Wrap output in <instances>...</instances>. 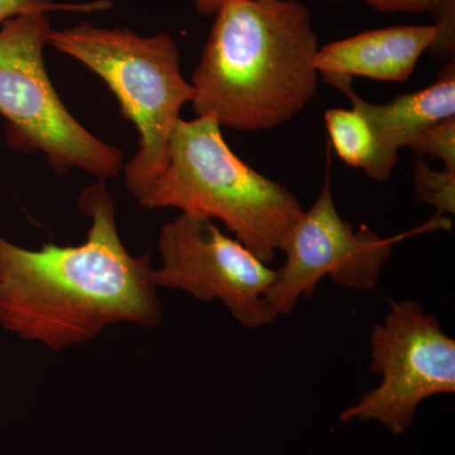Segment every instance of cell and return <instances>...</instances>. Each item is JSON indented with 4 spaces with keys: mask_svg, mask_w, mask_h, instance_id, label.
Instances as JSON below:
<instances>
[{
    "mask_svg": "<svg viewBox=\"0 0 455 455\" xmlns=\"http://www.w3.org/2000/svg\"><path fill=\"white\" fill-rule=\"evenodd\" d=\"M435 35V25L371 29L319 47L315 68L331 85L355 76L403 83L414 73Z\"/></svg>",
    "mask_w": 455,
    "mask_h": 455,
    "instance_id": "30bf717a",
    "label": "cell"
},
{
    "mask_svg": "<svg viewBox=\"0 0 455 455\" xmlns=\"http://www.w3.org/2000/svg\"><path fill=\"white\" fill-rule=\"evenodd\" d=\"M106 180L84 188L79 209L90 218L79 245L32 251L0 236V326L51 350L86 343L108 326L155 328L161 301L148 254L134 257L119 236Z\"/></svg>",
    "mask_w": 455,
    "mask_h": 455,
    "instance_id": "6da1fadb",
    "label": "cell"
},
{
    "mask_svg": "<svg viewBox=\"0 0 455 455\" xmlns=\"http://www.w3.org/2000/svg\"><path fill=\"white\" fill-rule=\"evenodd\" d=\"M157 289L181 290L196 300H220L245 328L274 322L267 292L276 269L269 267L238 239L224 235L208 218L181 212L167 221L158 238Z\"/></svg>",
    "mask_w": 455,
    "mask_h": 455,
    "instance_id": "ba28073f",
    "label": "cell"
},
{
    "mask_svg": "<svg viewBox=\"0 0 455 455\" xmlns=\"http://www.w3.org/2000/svg\"><path fill=\"white\" fill-rule=\"evenodd\" d=\"M448 218L434 217L411 232L383 238L370 227L355 229L335 206L331 173L309 211L302 212L283 247V267L267 292L275 319L295 309L299 299H309L324 277L349 289L371 291L379 283L383 266L395 244L415 233L449 228Z\"/></svg>",
    "mask_w": 455,
    "mask_h": 455,
    "instance_id": "52a82bcc",
    "label": "cell"
},
{
    "mask_svg": "<svg viewBox=\"0 0 455 455\" xmlns=\"http://www.w3.org/2000/svg\"><path fill=\"white\" fill-rule=\"evenodd\" d=\"M51 28L46 12L12 18L0 29V116L13 151L41 152L59 173L85 171L99 180L123 167L121 149L92 136L68 112L51 83L44 51Z\"/></svg>",
    "mask_w": 455,
    "mask_h": 455,
    "instance_id": "5b68a950",
    "label": "cell"
},
{
    "mask_svg": "<svg viewBox=\"0 0 455 455\" xmlns=\"http://www.w3.org/2000/svg\"><path fill=\"white\" fill-rule=\"evenodd\" d=\"M331 85L349 98L352 107L370 124L374 157L367 175L374 181L391 178L398 163V151L418 132L455 116L454 60L445 65L435 83L411 94L398 95L387 104L368 103L355 92L352 80H340Z\"/></svg>",
    "mask_w": 455,
    "mask_h": 455,
    "instance_id": "9c48e42d",
    "label": "cell"
},
{
    "mask_svg": "<svg viewBox=\"0 0 455 455\" xmlns=\"http://www.w3.org/2000/svg\"><path fill=\"white\" fill-rule=\"evenodd\" d=\"M340 2V0H325ZM382 13H433L442 0H364Z\"/></svg>",
    "mask_w": 455,
    "mask_h": 455,
    "instance_id": "2e32d148",
    "label": "cell"
},
{
    "mask_svg": "<svg viewBox=\"0 0 455 455\" xmlns=\"http://www.w3.org/2000/svg\"><path fill=\"white\" fill-rule=\"evenodd\" d=\"M416 199L435 209V217L455 214V170L431 169L429 164L416 158L412 164Z\"/></svg>",
    "mask_w": 455,
    "mask_h": 455,
    "instance_id": "7c38bea8",
    "label": "cell"
},
{
    "mask_svg": "<svg viewBox=\"0 0 455 455\" xmlns=\"http://www.w3.org/2000/svg\"><path fill=\"white\" fill-rule=\"evenodd\" d=\"M325 124L338 157L367 173L373 163L374 140L364 116L353 107L352 109L335 108L326 110Z\"/></svg>",
    "mask_w": 455,
    "mask_h": 455,
    "instance_id": "8fae6325",
    "label": "cell"
},
{
    "mask_svg": "<svg viewBox=\"0 0 455 455\" xmlns=\"http://www.w3.org/2000/svg\"><path fill=\"white\" fill-rule=\"evenodd\" d=\"M47 44L97 74L116 95L123 116L136 125L139 151L125 164L124 180L139 199L164 172L171 134L182 107L193 99V86L180 68L178 44L164 32L140 36L89 22L52 29Z\"/></svg>",
    "mask_w": 455,
    "mask_h": 455,
    "instance_id": "277c9868",
    "label": "cell"
},
{
    "mask_svg": "<svg viewBox=\"0 0 455 455\" xmlns=\"http://www.w3.org/2000/svg\"><path fill=\"white\" fill-rule=\"evenodd\" d=\"M110 0H94L85 3H59L53 0H0V25L12 18L28 12H75V13H98L112 9Z\"/></svg>",
    "mask_w": 455,
    "mask_h": 455,
    "instance_id": "5bb4252c",
    "label": "cell"
},
{
    "mask_svg": "<svg viewBox=\"0 0 455 455\" xmlns=\"http://www.w3.org/2000/svg\"><path fill=\"white\" fill-rule=\"evenodd\" d=\"M197 13L205 17H214L220 8L230 0H191Z\"/></svg>",
    "mask_w": 455,
    "mask_h": 455,
    "instance_id": "e0dca14e",
    "label": "cell"
},
{
    "mask_svg": "<svg viewBox=\"0 0 455 455\" xmlns=\"http://www.w3.org/2000/svg\"><path fill=\"white\" fill-rule=\"evenodd\" d=\"M436 35L427 52L436 60H454L455 52V0H442L435 11Z\"/></svg>",
    "mask_w": 455,
    "mask_h": 455,
    "instance_id": "9a60e30c",
    "label": "cell"
},
{
    "mask_svg": "<svg viewBox=\"0 0 455 455\" xmlns=\"http://www.w3.org/2000/svg\"><path fill=\"white\" fill-rule=\"evenodd\" d=\"M220 220L263 262L275 259L304 209L289 188L266 178L228 146L211 116L179 119L164 172L137 199Z\"/></svg>",
    "mask_w": 455,
    "mask_h": 455,
    "instance_id": "3957f363",
    "label": "cell"
},
{
    "mask_svg": "<svg viewBox=\"0 0 455 455\" xmlns=\"http://www.w3.org/2000/svg\"><path fill=\"white\" fill-rule=\"evenodd\" d=\"M191 77L196 116L239 132L292 121L317 92L319 38L298 0H230Z\"/></svg>",
    "mask_w": 455,
    "mask_h": 455,
    "instance_id": "7a4b0ae2",
    "label": "cell"
},
{
    "mask_svg": "<svg viewBox=\"0 0 455 455\" xmlns=\"http://www.w3.org/2000/svg\"><path fill=\"white\" fill-rule=\"evenodd\" d=\"M370 344V368L381 383L341 411L343 423L377 421L394 435H405L424 400L455 394V341L418 302H391Z\"/></svg>",
    "mask_w": 455,
    "mask_h": 455,
    "instance_id": "8992f818",
    "label": "cell"
},
{
    "mask_svg": "<svg viewBox=\"0 0 455 455\" xmlns=\"http://www.w3.org/2000/svg\"><path fill=\"white\" fill-rule=\"evenodd\" d=\"M406 147L419 158L436 157L444 167L455 170V116L418 132Z\"/></svg>",
    "mask_w": 455,
    "mask_h": 455,
    "instance_id": "4fadbf2b",
    "label": "cell"
}]
</instances>
